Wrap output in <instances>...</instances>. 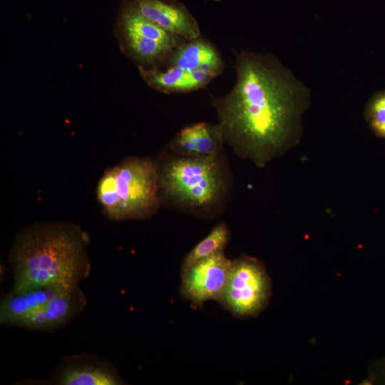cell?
Returning a JSON list of instances; mask_svg holds the SVG:
<instances>
[{"instance_id":"6da1fadb","label":"cell","mask_w":385,"mask_h":385,"mask_svg":"<svg viewBox=\"0 0 385 385\" xmlns=\"http://www.w3.org/2000/svg\"><path fill=\"white\" fill-rule=\"evenodd\" d=\"M237 81L227 94L212 97L225 144L262 168L300 141L308 88L272 54H236Z\"/></svg>"},{"instance_id":"7a4b0ae2","label":"cell","mask_w":385,"mask_h":385,"mask_svg":"<svg viewBox=\"0 0 385 385\" xmlns=\"http://www.w3.org/2000/svg\"><path fill=\"white\" fill-rule=\"evenodd\" d=\"M88 234L72 222H38L16 235L8 255L11 290L53 284L76 287L91 272Z\"/></svg>"},{"instance_id":"3957f363","label":"cell","mask_w":385,"mask_h":385,"mask_svg":"<svg viewBox=\"0 0 385 385\" xmlns=\"http://www.w3.org/2000/svg\"><path fill=\"white\" fill-rule=\"evenodd\" d=\"M161 206L202 219L226 210L233 175L224 150L204 157H185L165 148L155 159Z\"/></svg>"},{"instance_id":"277c9868","label":"cell","mask_w":385,"mask_h":385,"mask_svg":"<svg viewBox=\"0 0 385 385\" xmlns=\"http://www.w3.org/2000/svg\"><path fill=\"white\" fill-rule=\"evenodd\" d=\"M96 192L104 215L112 221L147 220L162 207L157 165L150 157L129 156L107 168Z\"/></svg>"},{"instance_id":"5b68a950","label":"cell","mask_w":385,"mask_h":385,"mask_svg":"<svg viewBox=\"0 0 385 385\" xmlns=\"http://www.w3.org/2000/svg\"><path fill=\"white\" fill-rule=\"evenodd\" d=\"M272 282L264 264L242 255L232 260L228 279L219 302L234 316L255 317L267 306Z\"/></svg>"},{"instance_id":"8992f818","label":"cell","mask_w":385,"mask_h":385,"mask_svg":"<svg viewBox=\"0 0 385 385\" xmlns=\"http://www.w3.org/2000/svg\"><path fill=\"white\" fill-rule=\"evenodd\" d=\"M232 260L220 252L182 270L180 293L193 307L209 300L219 301L228 279Z\"/></svg>"},{"instance_id":"52a82bcc","label":"cell","mask_w":385,"mask_h":385,"mask_svg":"<svg viewBox=\"0 0 385 385\" xmlns=\"http://www.w3.org/2000/svg\"><path fill=\"white\" fill-rule=\"evenodd\" d=\"M49 384L54 385H121L125 381L104 357L91 354L65 357L53 371Z\"/></svg>"},{"instance_id":"ba28073f","label":"cell","mask_w":385,"mask_h":385,"mask_svg":"<svg viewBox=\"0 0 385 385\" xmlns=\"http://www.w3.org/2000/svg\"><path fill=\"white\" fill-rule=\"evenodd\" d=\"M86 304V295L80 286H77L23 317L14 327L41 332L52 331L78 316Z\"/></svg>"},{"instance_id":"9c48e42d","label":"cell","mask_w":385,"mask_h":385,"mask_svg":"<svg viewBox=\"0 0 385 385\" xmlns=\"http://www.w3.org/2000/svg\"><path fill=\"white\" fill-rule=\"evenodd\" d=\"M131 3L143 17L183 39L200 37L197 20L177 0H133Z\"/></svg>"},{"instance_id":"30bf717a","label":"cell","mask_w":385,"mask_h":385,"mask_svg":"<svg viewBox=\"0 0 385 385\" xmlns=\"http://www.w3.org/2000/svg\"><path fill=\"white\" fill-rule=\"evenodd\" d=\"M225 144L220 125L200 122L180 130L168 142L165 149L185 157H204L224 150Z\"/></svg>"},{"instance_id":"8fae6325","label":"cell","mask_w":385,"mask_h":385,"mask_svg":"<svg viewBox=\"0 0 385 385\" xmlns=\"http://www.w3.org/2000/svg\"><path fill=\"white\" fill-rule=\"evenodd\" d=\"M74 287H76L53 284L20 291L10 290L1 301L0 323L14 327L23 317Z\"/></svg>"},{"instance_id":"7c38bea8","label":"cell","mask_w":385,"mask_h":385,"mask_svg":"<svg viewBox=\"0 0 385 385\" xmlns=\"http://www.w3.org/2000/svg\"><path fill=\"white\" fill-rule=\"evenodd\" d=\"M163 65L165 67L175 66L191 71H202L217 76L225 68L219 51L210 41L201 36L184 41Z\"/></svg>"},{"instance_id":"4fadbf2b","label":"cell","mask_w":385,"mask_h":385,"mask_svg":"<svg viewBox=\"0 0 385 385\" xmlns=\"http://www.w3.org/2000/svg\"><path fill=\"white\" fill-rule=\"evenodd\" d=\"M145 82L152 88L164 93H188L205 87L217 74L191 71L179 67H166L165 70L158 68H144L138 67Z\"/></svg>"},{"instance_id":"5bb4252c","label":"cell","mask_w":385,"mask_h":385,"mask_svg":"<svg viewBox=\"0 0 385 385\" xmlns=\"http://www.w3.org/2000/svg\"><path fill=\"white\" fill-rule=\"evenodd\" d=\"M118 26L119 31L140 36L175 48L185 41L143 17L136 11L131 1L124 6Z\"/></svg>"},{"instance_id":"9a60e30c","label":"cell","mask_w":385,"mask_h":385,"mask_svg":"<svg viewBox=\"0 0 385 385\" xmlns=\"http://www.w3.org/2000/svg\"><path fill=\"white\" fill-rule=\"evenodd\" d=\"M230 238V232L225 222L216 225L184 257L181 270L220 252H224Z\"/></svg>"},{"instance_id":"2e32d148","label":"cell","mask_w":385,"mask_h":385,"mask_svg":"<svg viewBox=\"0 0 385 385\" xmlns=\"http://www.w3.org/2000/svg\"><path fill=\"white\" fill-rule=\"evenodd\" d=\"M367 117L375 132L385 138V93L378 95L371 101Z\"/></svg>"}]
</instances>
